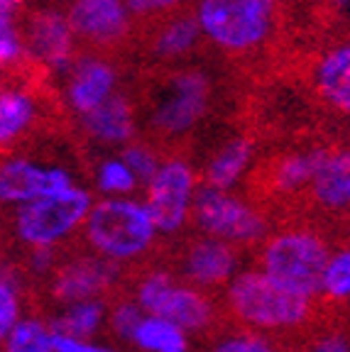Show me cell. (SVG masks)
Here are the masks:
<instances>
[{
  "mask_svg": "<svg viewBox=\"0 0 350 352\" xmlns=\"http://www.w3.org/2000/svg\"><path fill=\"white\" fill-rule=\"evenodd\" d=\"M228 306L236 318L258 328H289L307 318L309 298L285 289L265 272H243L228 286Z\"/></svg>",
  "mask_w": 350,
  "mask_h": 352,
  "instance_id": "1",
  "label": "cell"
},
{
  "mask_svg": "<svg viewBox=\"0 0 350 352\" xmlns=\"http://www.w3.org/2000/svg\"><path fill=\"white\" fill-rule=\"evenodd\" d=\"M331 254L313 232H282L265 248V274L285 289L313 298L323 292V272Z\"/></svg>",
  "mask_w": 350,
  "mask_h": 352,
  "instance_id": "2",
  "label": "cell"
},
{
  "mask_svg": "<svg viewBox=\"0 0 350 352\" xmlns=\"http://www.w3.org/2000/svg\"><path fill=\"white\" fill-rule=\"evenodd\" d=\"M274 22V0H201V32L225 52H250L267 39Z\"/></svg>",
  "mask_w": 350,
  "mask_h": 352,
  "instance_id": "3",
  "label": "cell"
},
{
  "mask_svg": "<svg viewBox=\"0 0 350 352\" xmlns=\"http://www.w3.org/2000/svg\"><path fill=\"white\" fill-rule=\"evenodd\" d=\"M86 235L105 257L130 259L152 245L154 223L147 206H137L132 201H103L88 210Z\"/></svg>",
  "mask_w": 350,
  "mask_h": 352,
  "instance_id": "4",
  "label": "cell"
},
{
  "mask_svg": "<svg viewBox=\"0 0 350 352\" xmlns=\"http://www.w3.org/2000/svg\"><path fill=\"white\" fill-rule=\"evenodd\" d=\"M88 210L91 196L79 188L37 196L25 201L17 210V235L34 248H50L59 237L69 235L81 220H86Z\"/></svg>",
  "mask_w": 350,
  "mask_h": 352,
  "instance_id": "5",
  "label": "cell"
},
{
  "mask_svg": "<svg viewBox=\"0 0 350 352\" xmlns=\"http://www.w3.org/2000/svg\"><path fill=\"white\" fill-rule=\"evenodd\" d=\"M211 86L196 72H176L167 81H159L152 98V127L159 135L176 138L192 130L208 108Z\"/></svg>",
  "mask_w": 350,
  "mask_h": 352,
  "instance_id": "6",
  "label": "cell"
},
{
  "mask_svg": "<svg viewBox=\"0 0 350 352\" xmlns=\"http://www.w3.org/2000/svg\"><path fill=\"white\" fill-rule=\"evenodd\" d=\"M194 220L208 235L230 242L258 240L265 232V220L258 210L214 186L198 191L194 201Z\"/></svg>",
  "mask_w": 350,
  "mask_h": 352,
  "instance_id": "7",
  "label": "cell"
},
{
  "mask_svg": "<svg viewBox=\"0 0 350 352\" xmlns=\"http://www.w3.org/2000/svg\"><path fill=\"white\" fill-rule=\"evenodd\" d=\"M137 303L150 316L172 320L181 330H201L214 316V308L203 294L172 286L167 274H150L137 286Z\"/></svg>",
  "mask_w": 350,
  "mask_h": 352,
  "instance_id": "8",
  "label": "cell"
},
{
  "mask_svg": "<svg viewBox=\"0 0 350 352\" xmlns=\"http://www.w3.org/2000/svg\"><path fill=\"white\" fill-rule=\"evenodd\" d=\"M194 174L184 162H169L150 182L147 210L154 228L172 232L184 223L189 201H192Z\"/></svg>",
  "mask_w": 350,
  "mask_h": 352,
  "instance_id": "9",
  "label": "cell"
},
{
  "mask_svg": "<svg viewBox=\"0 0 350 352\" xmlns=\"http://www.w3.org/2000/svg\"><path fill=\"white\" fill-rule=\"evenodd\" d=\"M69 28L88 44H113L127 30L125 6L123 0H76Z\"/></svg>",
  "mask_w": 350,
  "mask_h": 352,
  "instance_id": "10",
  "label": "cell"
},
{
  "mask_svg": "<svg viewBox=\"0 0 350 352\" xmlns=\"http://www.w3.org/2000/svg\"><path fill=\"white\" fill-rule=\"evenodd\" d=\"M236 252L223 240H198L184 254V272L198 286H218L236 270Z\"/></svg>",
  "mask_w": 350,
  "mask_h": 352,
  "instance_id": "11",
  "label": "cell"
},
{
  "mask_svg": "<svg viewBox=\"0 0 350 352\" xmlns=\"http://www.w3.org/2000/svg\"><path fill=\"white\" fill-rule=\"evenodd\" d=\"M110 267L93 259L66 264L54 279V298L61 303H79L96 298L110 281Z\"/></svg>",
  "mask_w": 350,
  "mask_h": 352,
  "instance_id": "12",
  "label": "cell"
},
{
  "mask_svg": "<svg viewBox=\"0 0 350 352\" xmlns=\"http://www.w3.org/2000/svg\"><path fill=\"white\" fill-rule=\"evenodd\" d=\"M313 198L326 210L350 208V152H326L311 179Z\"/></svg>",
  "mask_w": 350,
  "mask_h": 352,
  "instance_id": "13",
  "label": "cell"
},
{
  "mask_svg": "<svg viewBox=\"0 0 350 352\" xmlns=\"http://www.w3.org/2000/svg\"><path fill=\"white\" fill-rule=\"evenodd\" d=\"M72 28L54 12H39L32 17L28 30L34 54L54 66H61L72 54Z\"/></svg>",
  "mask_w": 350,
  "mask_h": 352,
  "instance_id": "14",
  "label": "cell"
},
{
  "mask_svg": "<svg viewBox=\"0 0 350 352\" xmlns=\"http://www.w3.org/2000/svg\"><path fill=\"white\" fill-rule=\"evenodd\" d=\"M83 125L103 142H125L132 138V108L125 96H108L103 103L83 113Z\"/></svg>",
  "mask_w": 350,
  "mask_h": 352,
  "instance_id": "15",
  "label": "cell"
},
{
  "mask_svg": "<svg viewBox=\"0 0 350 352\" xmlns=\"http://www.w3.org/2000/svg\"><path fill=\"white\" fill-rule=\"evenodd\" d=\"M115 74L108 64L99 59H88L81 61L72 78V88H69V96H72V103L79 113H88L99 103H103L110 96V88H113Z\"/></svg>",
  "mask_w": 350,
  "mask_h": 352,
  "instance_id": "16",
  "label": "cell"
},
{
  "mask_svg": "<svg viewBox=\"0 0 350 352\" xmlns=\"http://www.w3.org/2000/svg\"><path fill=\"white\" fill-rule=\"evenodd\" d=\"M198 37H201V25H198L196 17L169 15L165 17V22L159 20L157 30L150 39V50L157 56H165V59H179L196 47Z\"/></svg>",
  "mask_w": 350,
  "mask_h": 352,
  "instance_id": "17",
  "label": "cell"
},
{
  "mask_svg": "<svg viewBox=\"0 0 350 352\" xmlns=\"http://www.w3.org/2000/svg\"><path fill=\"white\" fill-rule=\"evenodd\" d=\"M47 193V171L28 162H6L0 166V201L25 204Z\"/></svg>",
  "mask_w": 350,
  "mask_h": 352,
  "instance_id": "18",
  "label": "cell"
},
{
  "mask_svg": "<svg viewBox=\"0 0 350 352\" xmlns=\"http://www.w3.org/2000/svg\"><path fill=\"white\" fill-rule=\"evenodd\" d=\"M318 88L333 108L350 113V44L333 50L321 61Z\"/></svg>",
  "mask_w": 350,
  "mask_h": 352,
  "instance_id": "19",
  "label": "cell"
},
{
  "mask_svg": "<svg viewBox=\"0 0 350 352\" xmlns=\"http://www.w3.org/2000/svg\"><path fill=\"white\" fill-rule=\"evenodd\" d=\"M326 152L329 149H313V152L291 154V157L279 160L272 169V186L279 188V191H296L304 184H311Z\"/></svg>",
  "mask_w": 350,
  "mask_h": 352,
  "instance_id": "20",
  "label": "cell"
},
{
  "mask_svg": "<svg viewBox=\"0 0 350 352\" xmlns=\"http://www.w3.org/2000/svg\"><path fill=\"white\" fill-rule=\"evenodd\" d=\"M135 342L150 352H186L184 330L159 316L143 318L135 330Z\"/></svg>",
  "mask_w": 350,
  "mask_h": 352,
  "instance_id": "21",
  "label": "cell"
},
{
  "mask_svg": "<svg viewBox=\"0 0 350 352\" xmlns=\"http://www.w3.org/2000/svg\"><path fill=\"white\" fill-rule=\"evenodd\" d=\"M250 152H252V147L247 140H233V142L225 144L214 157L211 166H208V186L223 191L230 184H236L240 171L245 169V164L250 162Z\"/></svg>",
  "mask_w": 350,
  "mask_h": 352,
  "instance_id": "22",
  "label": "cell"
},
{
  "mask_svg": "<svg viewBox=\"0 0 350 352\" xmlns=\"http://www.w3.org/2000/svg\"><path fill=\"white\" fill-rule=\"evenodd\" d=\"M103 320V306L99 301H79L74 303L64 316L52 323V333H61V336H69V338H88L96 333V328L101 325Z\"/></svg>",
  "mask_w": 350,
  "mask_h": 352,
  "instance_id": "23",
  "label": "cell"
},
{
  "mask_svg": "<svg viewBox=\"0 0 350 352\" xmlns=\"http://www.w3.org/2000/svg\"><path fill=\"white\" fill-rule=\"evenodd\" d=\"M8 340V352H56L54 333L39 320H17Z\"/></svg>",
  "mask_w": 350,
  "mask_h": 352,
  "instance_id": "24",
  "label": "cell"
},
{
  "mask_svg": "<svg viewBox=\"0 0 350 352\" xmlns=\"http://www.w3.org/2000/svg\"><path fill=\"white\" fill-rule=\"evenodd\" d=\"M34 116V108L30 98L20 94L0 96V144L12 142L25 127L30 125Z\"/></svg>",
  "mask_w": 350,
  "mask_h": 352,
  "instance_id": "25",
  "label": "cell"
},
{
  "mask_svg": "<svg viewBox=\"0 0 350 352\" xmlns=\"http://www.w3.org/2000/svg\"><path fill=\"white\" fill-rule=\"evenodd\" d=\"M323 294L329 298L350 296V250L336 252L323 272Z\"/></svg>",
  "mask_w": 350,
  "mask_h": 352,
  "instance_id": "26",
  "label": "cell"
},
{
  "mask_svg": "<svg viewBox=\"0 0 350 352\" xmlns=\"http://www.w3.org/2000/svg\"><path fill=\"white\" fill-rule=\"evenodd\" d=\"M143 306L140 303H121V306L113 308L110 314V325H113V333L121 340H135V330L137 325L143 323Z\"/></svg>",
  "mask_w": 350,
  "mask_h": 352,
  "instance_id": "27",
  "label": "cell"
},
{
  "mask_svg": "<svg viewBox=\"0 0 350 352\" xmlns=\"http://www.w3.org/2000/svg\"><path fill=\"white\" fill-rule=\"evenodd\" d=\"M135 174L125 162H105L99 171V184L103 191H132L135 188Z\"/></svg>",
  "mask_w": 350,
  "mask_h": 352,
  "instance_id": "28",
  "label": "cell"
},
{
  "mask_svg": "<svg viewBox=\"0 0 350 352\" xmlns=\"http://www.w3.org/2000/svg\"><path fill=\"white\" fill-rule=\"evenodd\" d=\"M123 162H125V164L130 166V171L135 174L137 182H145V184L152 182L154 174L159 171L157 157H154V154L150 152L147 147H143V144L127 147L125 152H123Z\"/></svg>",
  "mask_w": 350,
  "mask_h": 352,
  "instance_id": "29",
  "label": "cell"
},
{
  "mask_svg": "<svg viewBox=\"0 0 350 352\" xmlns=\"http://www.w3.org/2000/svg\"><path fill=\"white\" fill-rule=\"evenodd\" d=\"M20 54V37L12 28V0L0 3V61H10Z\"/></svg>",
  "mask_w": 350,
  "mask_h": 352,
  "instance_id": "30",
  "label": "cell"
},
{
  "mask_svg": "<svg viewBox=\"0 0 350 352\" xmlns=\"http://www.w3.org/2000/svg\"><path fill=\"white\" fill-rule=\"evenodd\" d=\"M184 0H125L130 12L140 20H165L174 15L176 8H181Z\"/></svg>",
  "mask_w": 350,
  "mask_h": 352,
  "instance_id": "31",
  "label": "cell"
},
{
  "mask_svg": "<svg viewBox=\"0 0 350 352\" xmlns=\"http://www.w3.org/2000/svg\"><path fill=\"white\" fill-rule=\"evenodd\" d=\"M17 318H20V303L15 289L8 281H0V342L10 336Z\"/></svg>",
  "mask_w": 350,
  "mask_h": 352,
  "instance_id": "32",
  "label": "cell"
},
{
  "mask_svg": "<svg viewBox=\"0 0 350 352\" xmlns=\"http://www.w3.org/2000/svg\"><path fill=\"white\" fill-rule=\"evenodd\" d=\"M214 352H274V347L255 336H240L223 340L220 345H216Z\"/></svg>",
  "mask_w": 350,
  "mask_h": 352,
  "instance_id": "33",
  "label": "cell"
},
{
  "mask_svg": "<svg viewBox=\"0 0 350 352\" xmlns=\"http://www.w3.org/2000/svg\"><path fill=\"white\" fill-rule=\"evenodd\" d=\"M307 352H350V340L343 333H323L313 338Z\"/></svg>",
  "mask_w": 350,
  "mask_h": 352,
  "instance_id": "34",
  "label": "cell"
},
{
  "mask_svg": "<svg viewBox=\"0 0 350 352\" xmlns=\"http://www.w3.org/2000/svg\"><path fill=\"white\" fill-rule=\"evenodd\" d=\"M54 347L56 352H113V350H105V347L88 345V342L79 340V338L61 336V333H54Z\"/></svg>",
  "mask_w": 350,
  "mask_h": 352,
  "instance_id": "35",
  "label": "cell"
},
{
  "mask_svg": "<svg viewBox=\"0 0 350 352\" xmlns=\"http://www.w3.org/2000/svg\"><path fill=\"white\" fill-rule=\"evenodd\" d=\"M0 3H8V0H0Z\"/></svg>",
  "mask_w": 350,
  "mask_h": 352,
  "instance_id": "36",
  "label": "cell"
},
{
  "mask_svg": "<svg viewBox=\"0 0 350 352\" xmlns=\"http://www.w3.org/2000/svg\"><path fill=\"white\" fill-rule=\"evenodd\" d=\"M340 3H343V0H340Z\"/></svg>",
  "mask_w": 350,
  "mask_h": 352,
  "instance_id": "37",
  "label": "cell"
}]
</instances>
